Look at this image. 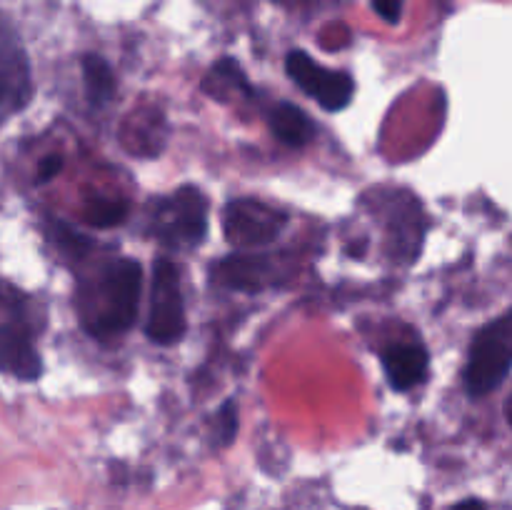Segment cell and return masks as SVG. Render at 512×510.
<instances>
[{
    "label": "cell",
    "mask_w": 512,
    "mask_h": 510,
    "mask_svg": "<svg viewBox=\"0 0 512 510\" xmlns=\"http://www.w3.org/2000/svg\"><path fill=\"white\" fill-rule=\"evenodd\" d=\"M50 238H53L55 245L68 255H83L85 250L90 248V240L83 238L78 230H73L65 223H50Z\"/></svg>",
    "instance_id": "cell-15"
},
{
    "label": "cell",
    "mask_w": 512,
    "mask_h": 510,
    "mask_svg": "<svg viewBox=\"0 0 512 510\" xmlns=\"http://www.w3.org/2000/svg\"><path fill=\"white\" fill-rule=\"evenodd\" d=\"M403 3L405 0H373V8L378 10V15L385 23L395 25L400 20V15H403Z\"/></svg>",
    "instance_id": "cell-17"
},
{
    "label": "cell",
    "mask_w": 512,
    "mask_h": 510,
    "mask_svg": "<svg viewBox=\"0 0 512 510\" xmlns=\"http://www.w3.org/2000/svg\"><path fill=\"white\" fill-rule=\"evenodd\" d=\"M505 418H508V423H510V428H512V393H510L508 403H505Z\"/></svg>",
    "instance_id": "cell-20"
},
{
    "label": "cell",
    "mask_w": 512,
    "mask_h": 510,
    "mask_svg": "<svg viewBox=\"0 0 512 510\" xmlns=\"http://www.w3.org/2000/svg\"><path fill=\"white\" fill-rule=\"evenodd\" d=\"M60 170H63V158H60V155H50V158H45L43 163H40L38 183H48V180H53Z\"/></svg>",
    "instance_id": "cell-18"
},
{
    "label": "cell",
    "mask_w": 512,
    "mask_h": 510,
    "mask_svg": "<svg viewBox=\"0 0 512 510\" xmlns=\"http://www.w3.org/2000/svg\"><path fill=\"white\" fill-rule=\"evenodd\" d=\"M143 270L135 260L123 258L103 270L98 283L83 295L85 328L95 338L120 335L135 323L140 303Z\"/></svg>",
    "instance_id": "cell-1"
},
{
    "label": "cell",
    "mask_w": 512,
    "mask_h": 510,
    "mask_svg": "<svg viewBox=\"0 0 512 510\" xmlns=\"http://www.w3.org/2000/svg\"><path fill=\"white\" fill-rule=\"evenodd\" d=\"M145 333L158 345H173L185 335L180 273L173 260L168 258L155 260L153 265V290H150V315Z\"/></svg>",
    "instance_id": "cell-6"
},
{
    "label": "cell",
    "mask_w": 512,
    "mask_h": 510,
    "mask_svg": "<svg viewBox=\"0 0 512 510\" xmlns=\"http://www.w3.org/2000/svg\"><path fill=\"white\" fill-rule=\"evenodd\" d=\"M90 225L95 228H115V225L123 223L128 218V203L125 200H110V198H100L93 200L85 213Z\"/></svg>",
    "instance_id": "cell-14"
},
{
    "label": "cell",
    "mask_w": 512,
    "mask_h": 510,
    "mask_svg": "<svg viewBox=\"0 0 512 510\" xmlns=\"http://www.w3.org/2000/svg\"><path fill=\"white\" fill-rule=\"evenodd\" d=\"M450 510H485V503L483 500H463V503H458L455 505V508H450Z\"/></svg>",
    "instance_id": "cell-19"
},
{
    "label": "cell",
    "mask_w": 512,
    "mask_h": 510,
    "mask_svg": "<svg viewBox=\"0 0 512 510\" xmlns=\"http://www.w3.org/2000/svg\"><path fill=\"white\" fill-rule=\"evenodd\" d=\"M285 68H288L290 80H293L298 88H303L310 98L318 100L320 108H325L328 113H338V110L348 108L350 100H353V78H350L348 73L328 70L325 65L315 63V60L310 58L308 53H303V50L288 53Z\"/></svg>",
    "instance_id": "cell-8"
},
{
    "label": "cell",
    "mask_w": 512,
    "mask_h": 510,
    "mask_svg": "<svg viewBox=\"0 0 512 510\" xmlns=\"http://www.w3.org/2000/svg\"><path fill=\"white\" fill-rule=\"evenodd\" d=\"M215 280L223 288L243 290V293H258L273 283V265L265 255L240 253L230 255L215 268Z\"/></svg>",
    "instance_id": "cell-10"
},
{
    "label": "cell",
    "mask_w": 512,
    "mask_h": 510,
    "mask_svg": "<svg viewBox=\"0 0 512 510\" xmlns=\"http://www.w3.org/2000/svg\"><path fill=\"white\" fill-rule=\"evenodd\" d=\"M235 435H238V408L233 400H225L215 413V438H218V445H230Z\"/></svg>",
    "instance_id": "cell-16"
},
{
    "label": "cell",
    "mask_w": 512,
    "mask_h": 510,
    "mask_svg": "<svg viewBox=\"0 0 512 510\" xmlns=\"http://www.w3.org/2000/svg\"><path fill=\"white\" fill-rule=\"evenodd\" d=\"M225 85H233L235 90H245V93H250L248 80H245L243 70H240V65L235 63L233 58H223L220 63H215L213 70L208 73V78H205L203 88L208 90V93H213L215 98H218V95L223 98Z\"/></svg>",
    "instance_id": "cell-13"
},
{
    "label": "cell",
    "mask_w": 512,
    "mask_h": 510,
    "mask_svg": "<svg viewBox=\"0 0 512 510\" xmlns=\"http://www.w3.org/2000/svg\"><path fill=\"white\" fill-rule=\"evenodd\" d=\"M30 300L0 280V370L15 378L33 380L43 373L35 350V318Z\"/></svg>",
    "instance_id": "cell-2"
},
{
    "label": "cell",
    "mask_w": 512,
    "mask_h": 510,
    "mask_svg": "<svg viewBox=\"0 0 512 510\" xmlns=\"http://www.w3.org/2000/svg\"><path fill=\"white\" fill-rule=\"evenodd\" d=\"M285 225V215L255 198L230 200L223 210L225 238L235 248H260L273 243Z\"/></svg>",
    "instance_id": "cell-7"
},
{
    "label": "cell",
    "mask_w": 512,
    "mask_h": 510,
    "mask_svg": "<svg viewBox=\"0 0 512 510\" xmlns=\"http://www.w3.org/2000/svg\"><path fill=\"white\" fill-rule=\"evenodd\" d=\"M33 98V70L28 48L13 20L0 10V128L28 108Z\"/></svg>",
    "instance_id": "cell-5"
},
{
    "label": "cell",
    "mask_w": 512,
    "mask_h": 510,
    "mask_svg": "<svg viewBox=\"0 0 512 510\" xmlns=\"http://www.w3.org/2000/svg\"><path fill=\"white\" fill-rule=\"evenodd\" d=\"M512 370V310L478 330L465 365V390L473 398L493 393Z\"/></svg>",
    "instance_id": "cell-3"
},
{
    "label": "cell",
    "mask_w": 512,
    "mask_h": 510,
    "mask_svg": "<svg viewBox=\"0 0 512 510\" xmlns=\"http://www.w3.org/2000/svg\"><path fill=\"white\" fill-rule=\"evenodd\" d=\"M153 233L168 248H195L208 233V200L193 185L160 200L153 213Z\"/></svg>",
    "instance_id": "cell-4"
},
{
    "label": "cell",
    "mask_w": 512,
    "mask_h": 510,
    "mask_svg": "<svg viewBox=\"0 0 512 510\" xmlns=\"http://www.w3.org/2000/svg\"><path fill=\"white\" fill-rule=\"evenodd\" d=\"M270 130L278 140H283L290 148H303L313 140L315 125L298 105L280 103L270 113Z\"/></svg>",
    "instance_id": "cell-11"
},
{
    "label": "cell",
    "mask_w": 512,
    "mask_h": 510,
    "mask_svg": "<svg viewBox=\"0 0 512 510\" xmlns=\"http://www.w3.org/2000/svg\"><path fill=\"white\" fill-rule=\"evenodd\" d=\"M83 83L88 100L93 105H105L115 93V75L113 68L108 65V60L100 58V55L88 53L83 55Z\"/></svg>",
    "instance_id": "cell-12"
},
{
    "label": "cell",
    "mask_w": 512,
    "mask_h": 510,
    "mask_svg": "<svg viewBox=\"0 0 512 510\" xmlns=\"http://www.w3.org/2000/svg\"><path fill=\"white\" fill-rule=\"evenodd\" d=\"M380 360H383L388 383L395 390H400V393L423 383L430 368L428 350H425L423 343H415V340L388 345L383 355H380Z\"/></svg>",
    "instance_id": "cell-9"
}]
</instances>
